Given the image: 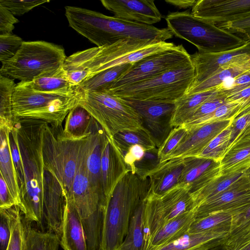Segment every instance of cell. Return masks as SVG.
I'll return each instance as SVG.
<instances>
[{
  "label": "cell",
  "instance_id": "cell-1",
  "mask_svg": "<svg viewBox=\"0 0 250 250\" xmlns=\"http://www.w3.org/2000/svg\"><path fill=\"white\" fill-rule=\"evenodd\" d=\"M45 122L21 119L14 122L25 175V188L20 195V209L28 222L42 229L44 218L43 186L44 167L42 137Z\"/></svg>",
  "mask_w": 250,
  "mask_h": 250
},
{
  "label": "cell",
  "instance_id": "cell-2",
  "mask_svg": "<svg viewBox=\"0 0 250 250\" xmlns=\"http://www.w3.org/2000/svg\"><path fill=\"white\" fill-rule=\"evenodd\" d=\"M176 46L172 42L125 39L102 47L78 51L67 57L63 67L79 75L83 82L109 68L133 63Z\"/></svg>",
  "mask_w": 250,
  "mask_h": 250
},
{
  "label": "cell",
  "instance_id": "cell-3",
  "mask_svg": "<svg viewBox=\"0 0 250 250\" xmlns=\"http://www.w3.org/2000/svg\"><path fill=\"white\" fill-rule=\"evenodd\" d=\"M150 191L148 177L131 171L119 181L106 201L101 250H118L126 235L131 217Z\"/></svg>",
  "mask_w": 250,
  "mask_h": 250
},
{
  "label": "cell",
  "instance_id": "cell-4",
  "mask_svg": "<svg viewBox=\"0 0 250 250\" xmlns=\"http://www.w3.org/2000/svg\"><path fill=\"white\" fill-rule=\"evenodd\" d=\"M77 30L99 47L125 39L166 42L173 36L167 28L131 22L86 8L78 16Z\"/></svg>",
  "mask_w": 250,
  "mask_h": 250
},
{
  "label": "cell",
  "instance_id": "cell-5",
  "mask_svg": "<svg viewBox=\"0 0 250 250\" xmlns=\"http://www.w3.org/2000/svg\"><path fill=\"white\" fill-rule=\"evenodd\" d=\"M80 94V87L71 94L37 92L26 82H20L16 84L12 97L14 121L34 119L62 125L70 111L79 105Z\"/></svg>",
  "mask_w": 250,
  "mask_h": 250
},
{
  "label": "cell",
  "instance_id": "cell-6",
  "mask_svg": "<svg viewBox=\"0 0 250 250\" xmlns=\"http://www.w3.org/2000/svg\"><path fill=\"white\" fill-rule=\"evenodd\" d=\"M91 130L85 136L71 137L65 134L62 125L45 123L42 146L44 169L55 174L66 195L73 184Z\"/></svg>",
  "mask_w": 250,
  "mask_h": 250
},
{
  "label": "cell",
  "instance_id": "cell-7",
  "mask_svg": "<svg viewBox=\"0 0 250 250\" xmlns=\"http://www.w3.org/2000/svg\"><path fill=\"white\" fill-rule=\"evenodd\" d=\"M166 21L173 35L192 43L200 53L226 51L247 43L214 23L195 17L188 10L170 13Z\"/></svg>",
  "mask_w": 250,
  "mask_h": 250
},
{
  "label": "cell",
  "instance_id": "cell-8",
  "mask_svg": "<svg viewBox=\"0 0 250 250\" xmlns=\"http://www.w3.org/2000/svg\"><path fill=\"white\" fill-rule=\"evenodd\" d=\"M194 78L191 61L151 79L106 91L126 100L175 103L187 94Z\"/></svg>",
  "mask_w": 250,
  "mask_h": 250
},
{
  "label": "cell",
  "instance_id": "cell-9",
  "mask_svg": "<svg viewBox=\"0 0 250 250\" xmlns=\"http://www.w3.org/2000/svg\"><path fill=\"white\" fill-rule=\"evenodd\" d=\"M62 47L44 41L25 42L15 56L2 63L0 75L30 82L63 66L66 59Z\"/></svg>",
  "mask_w": 250,
  "mask_h": 250
},
{
  "label": "cell",
  "instance_id": "cell-10",
  "mask_svg": "<svg viewBox=\"0 0 250 250\" xmlns=\"http://www.w3.org/2000/svg\"><path fill=\"white\" fill-rule=\"evenodd\" d=\"M79 105L89 112L110 138L122 130L145 128L135 110L109 91L81 89Z\"/></svg>",
  "mask_w": 250,
  "mask_h": 250
},
{
  "label": "cell",
  "instance_id": "cell-11",
  "mask_svg": "<svg viewBox=\"0 0 250 250\" xmlns=\"http://www.w3.org/2000/svg\"><path fill=\"white\" fill-rule=\"evenodd\" d=\"M189 189V184H178L161 196L149 195L145 204L144 222L150 234L178 216L193 211Z\"/></svg>",
  "mask_w": 250,
  "mask_h": 250
},
{
  "label": "cell",
  "instance_id": "cell-12",
  "mask_svg": "<svg viewBox=\"0 0 250 250\" xmlns=\"http://www.w3.org/2000/svg\"><path fill=\"white\" fill-rule=\"evenodd\" d=\"M191 61V55L183 45H176L172 48L146 57L132 63L108 90L151 79Z\"/></svg>",
  "mask_w": 250,
  "mask_h": 250
},
{
  "label": "cell",
  "instance_id": "cell-13",
  "mask_svg": "<svg viewBox=\"0 0 250 250\" xmlns=\"http://www.w3.org/2000/svg\"><path fill=\"white\" fill-rule=\"evenodd\" d=\"M86 141L73 184L66 195V199L77 208L82 222L105 209L106 204L104 194L92 184L88 175L85 165Z\"/></svg>",
  "mask_w": 250,
  "mask_h": 250
},
{
  "label": "cell",
  "instance_id": "cell-14",
  "mask_svg": "<svg viewBox=\"0 0 250 250\" xmlns=\"http://www.w3.org/2000/svg\"><path fill=\"white\" fill-rule=\"evenodd\" d=\"M125 100L140 115L143 127L149 132L158 149L174 128L172 120L175 104Z\"/></svg>",
  "mask_w": 250,
  "mask_h": 250
},
{
  "label": "cell",
  "instance_id": "cell-15",
  "mask_svg": "<svg viewBox=\"0 0 250 250\" xmlns=\"http://www.w3.org/2000/svg\"><path fill=\"white\" fill-rule=\"evenodd\" d=\"M190 55L195 69L191 88L227 66L250 60V42H247L240 47L226 51L211 53L197 52Z\"/></svg>",
  "mask_w": 250,
  "mask_h": 250
},
{
  "label": "cell",
  "instance_id": "cell-16",
  "mask_svg": "<svg viewBox=\"0 0 250 250\" xmlns=\"http://www.w3.org/2000/svg\"><path fill=\"white\" fill-rule=\"evenodd\" d=\"M191 13L215 24L230 22L250 16V0H198Z\"/></svg>",
  "mask_w": 250,
  "mask_h": 250
},
{
  "label": "cell",
  "instance_id": "cell-17",
  "mask_svg": "<svg viewBox=\"0 0 250 250\" xmlns=\"http://www.w3.org/2000/svg\"><path fill=\"white\" fill-rule=\"evenodd\" d=\"M44 219L47 231L61 239L66 195L64 188L55 174L44 169L43 186Z\"/></svg>",
  "mask_w": 250,
  "mask_h": 250
},
{
  "label": "cell",
  "instance_id": "cell-18",
  "mask_svg": "<svg viewBox=\"0 0 250 250\" xmlns=\"http://www.w3.org/2000/svg\"><path fill=\"white\" fill-rule=\"evenodd\" d=\"M232 120L187 128V133L166 161L198 156L214 138L230 125Z\"/></svg>",
  "mask_w": 250,
  "mask_h": 250
},
{
  "label": "cell",
  "instance_id": "cell-19",
  "mask_svg": "<svg viewBox=\"0 0 250 250\" xmlns=\"http://www.w3.org/2000/svg\"><path fill=\"white\" fill-rule=\"evenodd\" d=\"M250 206V183L213 196L200 203L193 211L195 219H197L219 211H231L235 215Z\"/></svg>",
  "mask_w": 250,
  "mask_h": 250
},
{
  "label": "cell",
  "instance_id": "cell-20",
  "mask_svg": "<svg viewBox=\"0 0 250 250\" xmlns=\"http://www.w3.org/2000/svg\"><path fill=\"white\" fill-rule=\"evenodd\" d=\"M101 2L115 17L131 22L152 25L162 17L151 0H102Z\"/></svg>",
  "mask_w": 250,
  "mask_h": 250
},
{
  "label": "cell",
  "instance_id": "cell-21",
  "mask_svg": "<svg viewBox=\"0 0 250 250\" xmlns=\"http://www.w3.org/2000/svg\"><path fill=\"white\" fill-rule=\"evenodd\" d=\"M102 188L105 201L121 178L129 170L124 156L112 138L106 134L101 158Z\"/></svg>",
  "mask_w": 250,
  "mask_h": 250
},
{
  "label": "cell",
  "instance_id": "cell-22",
  "mask_svg": "<svg viewBox=\"0 0 250 250\" xmlns=\"http://www.w3.org/2000/svg\"><path fill=\"white\" fill-rule=\"evenodd\" d=\"M230 226H225L205 232H188L177 240L156 250H206L226 243Z\"/></svg>",
  "mask_w": 250,
  "mask_h": 250
},
{
  "label": "cell",
  "instance_id": "cell-23",
  "mask_svg": "<svg viewBox=\"0 0 250 250\" xmlns=\"http://www.w3.org/2000/svg\"><path fill=\"white\" fill-rule=\"evenodd\" d=\"M184 158L171 159L159 163L145 175L149 179L150 193L161 196L178 184Z\"/></svg>",
  "mask_w": 250,
  "mask_h": 250
},
{
  "label": "cell",
  "instance_id": "cell-24",
  "mask_svg": "<svg viewBox=\"0 0 250 250\" xmlns=\"http://www.w3.org/2000/svg\"><path fill=\"white\" fill-rule=\"evenodd\" d=\"M61 245L64 250H87L81 217L74 205L66 198Z\"/></svg>",
  "mask_w": 250,
  "mask_h": 250
},
{
  "label": "cell",
  "instance_id": "cell-25",
  "mask_svg": "<svg viewBox=\"0 0 250 250\" xmlns=\"http://www.w3.org/2000/svg\"><path fill=\"white\" fill-rule=\"evenodd\" d=\"M105 136L104 130L94 119L86 142L85 165L91 183L103 194L101 166Z\"/></svg>",
  "mask_w": 250,
  "mask_h": 250
},
{
  "label": "cell",
  "instance_id": "cell-26",
  "mask_svg": "<svg viewBox=\"0 0 250 250\" xmlns=\"http://www.w3.org/2000/svg\"><path fill=\"white\" fill-rule=\"evenodd\" d=\"M220 162L198 156L184 158L178 184H200L220 176Z\"/></svg>",
  "mask_w": 250,
  "mask_h": 250
},
{
  "label": "cell",
  "instance_id": "cell-27",
  "mask_svg": "<svg viewBox=\"0 0 250 250\" xmlns=\"http://www.w3.org/2000/svg\"><path fill=\"white\" fill-rule=\"evenodd\" d=\"M250 183L246 171L220 176L203 186L189 190L193 200V209L200 203L213 196Z\"/></svg>",
  "mask_w": 250,
  "mask_h": 250
},
{
  "label": "cell",
  "instance_id": "cell-28",
  "mask_svg": "<svg viewBox=\"0 0 250 250\" xmlns=\"http://www.w3.org/2000/svg\"><path fill=\"white\" fill-rule=\"evenodd\" d=\"M194 220V211H191L168 222L154 233L146 250H156L177 240L188 232Z\"/></svg>",
  "mask_w": 250,
  "mask_h": 250
},
{
  "label": "cell",
  "instance_id": "cell-29",
  "mask_svg": "<svg viewBox=\"0 0 250 250\" xmlns=\"http://www.w3.org/2000/svg\"><path fill=\"white\" fill-rule=\"evenodd\" d=\"M25 82L34 91L40 92L71 94L79 89L70 81L63 66Z\"/></svg>",
  "mask_w": 250,
  "mask_h": 250
},
{
  "label": "cell",
  "instance_id": "cell-30",
  "mask_svg": "<svg viewBox=\"0 0 250 250\" xmlns=\"http://www.w3.org/2000/svg\"><path fill=\"white\" fill-rule=\"evenodd\" d=\"M10 130L7 126L0 127V173L7 185L16 205L20 208V188L9 146Z\"/></svg>",
  "mask_w": 250,
  "mask_h": 250
},
{
  "label": "cell",
  "instance_id": "cell-31",
  "mask_svg": "<svg viewBox=\"0 0 250 250\" xmlns=\"http://www.w3.org/2000/svg\"><path fill=\"white\" fill-rule=\"evenodd\" d=\"M221 92L214 89L185 95L175 104L172 125L176 127L184 125L205 102L219 95Z\"/></svg>",
  "mask_w": 250,
  "mask_h": 250
},
{
  "label": "cell",
  "instance_id": "cell-32",
  "mask_svg": "<svg viewBox=\"0 0 250 250\" xmlns=\"http://www.w3.org/2000/svg\"><path fill=\"white\" fill-rule=\"evenodd\" d=\"M250 167V138L236 145L220 161V176L244 172Z\"/></svg>",
  "mask_w": 250,
  "mask_h": 250
},
{
  "label": "cell",
  "instance_id": "cell-33",
  "mask_svg": "<svg viewBox=\"0 0 250 250\" xmlns=\"http://www.w3.org/2000/svg\"><path fill=\"white\" fill-rule=\"evenodd\" d=\"M250 69V60L227 66L197 85L190 88L187 94L216 89L227 81Z\"/></svg>",
  "mask_w": 250,
  "mask_h": 250
},
{
  "label": "cell",
  "instance_id": "cell-34",
  "mask_svg": "<svg viewBox=\"0 0 250 250\" xmlns=\"http://www.w3.org/2000/svg\"><path fill=\"white\" fill-rule=\"evenodd\" d=\"M145 202L141 203L134 212L126 235L118 250H145Z\"/></svg>",
  "mask_w": 250,
  "mask_h": 250
},
{
  "label": "cell",
  "instance_id": "cell-35",
  "mask_svg": "<svg viewBox=\"0 0 250 250\" xmlns=\"http://www.w3.org/2000/svg\"><path fill=\"white\" fill-rule=\"evenodd\" d=\"M112 138L123 155L131 146L137 145L143 146L146 151L157 148L150 134L145 128L122 130Z\"/></svg>",
  "mask_w": 250,
  "mask_h": 250
},
{
  "label": "cell",
  "instance_id": "cell-36",
  "mask_svg": "<svg viewBox=\"0 0 250 250\" xmlns=\"http://www.w3.org/2000/svg\"><path fill=\"white\" fill-rule=\"evenodd\" d=\"M132 64H125L107 69L83 82L78 86L86 91H107Z\"/></svg>",
  "mask_w": 250,
  "mask_h": 250
},
{
  "label": "cell",
  "instance_id": "cell-37",
  "mask_svg": "<svg viewBox=\"0 0 250 250\" xmlns=\"http://www.w3.org/2000/svg\"><path fill=\"white\" fill-rule=\"evenodd\" d=\"M65 120L63 128L65 134L75 138L87 134L94 121L89 112L80 105L71 110Z\"/></svg>",
  "mask_w": 250,
  "mask_h": 250
},
{
  "label": "cell",
  "instance_id": "cell-38",
  "mask_svg": "<svg viewBox=\"0 0 250 250\" xmlns=\"http://www.w3.org/2000/svg\"><path fill=\"white\" fill-rule=\"evenodd\" d=\"M16 85L13 79L0 75V127L10 130L14 124L12 97Z\"/></svg>",
  "mask_w": 250,
  "mask_h": 250
},
{
  "label": "cell",
  "instance_id": "cell-39",
  "mask_svg": "<svg viewBox=\"0 0 250 250\" xmlns=\"http://www.w3.org/2000/svg\"><path fill=\"white\" fill-rule=\"evenodd\" d=\"M25 220L27 250H58L61 239L58 235L48 231L37 230Z\"/></svg>",
  "mask_w": 250,
  "mask_h": 250
},
{
  "label": "cell",
  "instance_id": "cell-40",
  "mask_svg": "<svg viewBox=\"0 0 250 250\" xmlns=\"http://www.w3.org/2000/svg\"><path fill=\"white\" fill-rule=\"evenodd\" d=\"M234 215L231 211H219L195 219L190 225L188 232L200 233L223 227L231 226Z\"/></svg>",
  "mask_w": 250,
  "mask_h": 250
},
{
  "label": "cell",
  "instance_id": "cell-41",
  "mask_svg": "<svg viewBox=\"0 0 250 250\" xmlns=\"http://www.w3.org/2000/svg\"><path fill=\"white\" fill-rule=\"evenodd\" d=\"M242 113V104L238 101H228L210 114L195 122L184 125L187 128L218 121L232 120Z\"/></svg>",
  "mask_w": 250,
  "mask_h": 250
},
{
  "label": "cell",
  "instance_id": "cell-42",
  "mask_svg": "<svg viewBox=\"0 0 250 250\" xmlns=\"http://www.w3.org/2000/svg\"><path fill=\"white\" fill-rule=\"evenodd\" d=\"M229 126L230 138L226 153L236 145L250 138V110L234 118Z\"/></svg>",
  "mask_w": 250,
  "mask_h": 250
},
{
  "label": "cell",
  "instance_id": "cell-43",
  "mask_svg": "<svg viewBox=\"0 0 250 250\" xmlns=\"http://www.w3.org/2000/svg\"><path fill=\"white\" fill-rule=\"evenodd\" d=\"M229 125L214 138L198 157L219 162L225 155L230 138Z\"/></svg>",
  "mask_w": 250,
  "mask_h": 250
},
{
  "label": "cell",
  "instance_id": "cell-44",
  "mask_svg": "<svg viewBox=\"0 0 250 250\" xmlns=\"http://www.w3.org/2000/svg\"><path fill=\"white\" fill-rule=\"evenodd\" d=\"M21 210L16 205L7 208H0V250H6L11 235V227L21 216Z\"/></svg>",
  "mask_w": 250,
  "mask_h": 250
},
{
  "label": "cell",
  "instance_id": "cell-45",
  "mask_svg": "<svg viewBox=\"0 0 250 250\" xmlns=\"http://www.w3.org/2000/svg\"><path fill=\"white\" fill-rule=\"evenodd\" d=\"M9 141L11 154L16 173L21 195L23 192L25 188V175L17 132L14 126L9 132Z\"/></svg>",
  "mask_w": 250,
  "mask_h": 250
},
{
  "label": "cell",
  "instance_id": "cell-46",
  "mask_svg": "<svg viewBox=\"0 0 250 250\" xmlns=\"http://www.w3.org/2000/svg\"><path fill=\"white\" fill-rule=\"evenodd\" d=\"M187 132L188 129L184 125L173 128L158 149L157 155L159 163L166 161L179 144Z\"/></svg>",
  "mask_w": 250,
  "mask_h": 250
},
{
  "label": "cell",
  "instance_id": "cell-47",
  "mask_svg": "<svg viewBox=\"0 0 250 250\" xmlns=\"http://www.w3.org/2000/svg\"><path fill=\"white\" fill-rule=\"evenodd\" d=\"M23 42L21 37L12 33L0 35V61L1 63L13 58Z\"/></svg>",
  "mask_w": 250,
  "mask_h": 250
},
{
  "label": "cell",
  "instance_id": "cell-48",
  "mask_svg": "<svg viewBox=\"0 0 250 250\" xmlns=\"http://www.w3.org/2000/svg\"><path fill=\"white\" fill-rule=\"evenodd\" d=\"M6 250H27L25 220L21 216L11 227V235Z\"/></svg>",
  "mask_w": 250,
  "mask_h": 250
},
{
  "label": "cell",
  "instance_id": "cell-49",
  "mask_svg": "<svg viewBox=\"0 0 250 250\" xmlns=\"http://www.w3.org/2000/svg\"><path fill=\"white\" fill-rule=\"evenodd\" d=\"M49 2V0H0V5L14 15L21 16L34 8Z\"/></svg>",
  "mask_w": 250,
  "mask_h": 250
},
{
  "label": "cell",
  "instance_id": "cell-50",
  "mask_svg": "<svg viewBox=\"0 0 250 250\" xmlns=\"http://www.w3.org/2000/svg\"><path fill=\"white\" fill-rule=\"evenodd\" d=\"M250 228V206L243 212L233 217L229 235L225 244L232 241Z\"/></svg>",
  "mask_w": 250,
  "mask_h": 250
},
{
  "label": "cell",
  "instance_id": "cell-51",
  "mask_svg": "<svg viewBox=\"0 0 250 250\" xmlns=\"http://www.w3.org/2000/svg\"><path fill=\"white\" fill-rule=\"evenodd\" d=\"M246 42L250 41V16L230 22L216 24Z\"/></svg>",
  "mask_w": 250,
  "mask_h": 250
},
{
  "label": "cell",
  "instance_id": "cell-52",
  "mask_svg": "<svg viewBox=\"0 0 250 250\" xmlns=\"http://www.w3.org/2000/svg\"><path fill=\"white\" fill-rule=\"evenodd\" d=\"M250 86V69L217 87L227 97Z\"/></svg>",
  "mask_w": 250,
  "mask_h": 250
},
{
  "label": "cell",
  "instance_id": "cell-53",
  "mask_svg": "<svg viewBox=\"0 0 250 250\" xmlns=\"http://www.w3.org/2000/svg\"><path fill=\"white\" fill-rule=\"evenodd\" d=\"M227 102V96L221 93L215 97L210 99L204 103L197 109L191 118L185 124L195 122L210 114L218 107Z\"/></svg>",
  "mask_w": 250,
  "mask_h": 250
},
{
  "label": "cell",
  "instance_id": "cell-54",
  "mask_svg": "<svg viewBox=\"0 0 250 250\" xmlns=\"http://www.w3.org/2000/svg\"><path fill=\"white\" fill-rule=\"evenodd\" d=\"M146 150L139 145L131 146L123 155L129 171L135 173V166L144 157Z\"/></svg>",
  "mask_w": 250,
  "mask_h": 250
},
{
  "label": "cell",
  "instance_id": "cell-55",
  "mask_svg": "<svg viewBox=\"0 0 250 250\" xmlns=\"http://www.w3.org/2000/svg\"><path fill=\"white\" fill-rule=\"evenodd\" d=\"M19 20L7 8L0 5V35L12 34Z\"/></svg>",
  "mask_w": 250,
  "mask_h": 250
},
{
  "label": "cell",
  "instance_id": "cell-56",
  "mask_svg": "<svg viewBox=\"0 0 250 250\" xmlns=\"http://www.w3.org/2000/svg\"><path fill=\"white\" fill-rule=\"evenodd\" d=\"M227 101H238L241 103V113L250 110V86L237 93L227 96Z\"/></svg>",
  "mask_w": 250,
  "mask_h": 250
},
{
  "label": "cell",
  "instance_id": "cell-57",
  "mask_svg": "<svg viewBox=\"0 0 250 250\" xmlns=\"http://www.w3.org/2000/svg\"><path fill=\"white\" fill-rule=\"evenodd\" d=\"M16 205L15 201L10 192L7 185L0 176V208H7Z\"/></svg>",
  "mask_w": 250,
  "mask_h": 250
},
{
  "label": "cell",
  "instance_id": "cell-58",
  "mask_svg": "<svg viewBox=\"0 0 250 250\" xmlns=\"http://www.w3.org/2000/svg\"><path fill=\"white\" fill-rule=\"evenodd\" d=\"M250 242V228L232 241L225 244L229 250H239Z\"/></svg>",
  "mask_w": 250,
  "mask_h": 250
},
{
  "label": "cell",
  "instance_id": "cell-59",
  "mask_svg": "<svg viewBox=\"0 0 250 250\" xmlns=\"http://www.w3.org/2000/svg\"><path fill=\"white\" fill-rule=\"evenodd\" d=\"M165 1L179 9L192 8L197 0H166Z\"/></svg>",
  "mask_w": 250,
  "mask_h": 250
},
{
  "label": "cell",
  "instance_id": "cell-60",
  "mask_svg": "<svg viewBox=\"0 0 250 250\" xmlns=\"http://www.w3.org/2000/svg\"><path fill=\"white\" fill-rule=\"evenodd\" d=\"M206 250H229L226 247L225 243L217 245L208 249Z\"/></svg>",
  "mask_w": 250,
  "mask_h": 250
},
{
  "label": "cell",
  "instance_id": "cell-61",
  "mask_svg": "<svg viewBox=\"0 0 250 250\" xmlns=\"http://www.w3.org/2000/svg\"><path fill=\"white\" fill-rule=\"evenodd\" d=\"M239 250H250V242L245 245Z\"/></svg>",
  "mask_w": 250,
  "mask_h": 250
},
{
  "label": "cell",
  "instance_id": "cell-62",
  "mask_svg": "<svg viewBox=\"0 0 250 250\" xmlns=\"http://www.w3.org/2000/svg\"><path fill=\"white\" fill-rule=\"evenodd\" d=\"M246 171L247 172V173L248 174L249 179L250 181V169H248Z\"/></svg>",
  "mask_w": 250,
  "mask_h": 250
},
{
  "label": "cell",
  "instance_id": "cell-63",
  "mask_svg": "<svg viewBox=\"0 0 250 250\" xmlns=\"http://www.w3.org/2000/svg\"><path fill=\"white\" fill-rule=\"evenodd\" d=\"M248 169H250V167Z\"/></svg>",
  "mask_w": 250,
  "mask_h": 250
},
{
  "label": "cell",
  "instance_id": "cell-64",
  "mask_svg": "<svg viewBox=\"0 0 250 250\" xmlns=\"http://www.w3.org/2000/svg\"></svg>",
  "mask_w": 250,
  "mask_h": 250
}]
</instances>
